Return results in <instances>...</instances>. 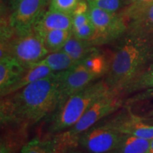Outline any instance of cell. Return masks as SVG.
Returning <instances> with one entry per match:
<instances>
[{"label":"cell","instance_id":"1","mask_svg":"<svg viewBox=\"0 0 153 153\" xmlns=\"http://www.w3.org/2000/svg\"><path fill=\"white\" fill-rule=\"evenodd\" d=\"M59 72L1 97V128L26 133L28 128L51 116L58 106Z\"/></svg>","mask_w":153,"mask_h":153},{"label":"cell","instance_id":"2","mask_svg":"<svg viewBox=\"0 0 153 153\" xmlns=\"http://www.w3.org/2000/svg\"><path fill=\"white\" fill-rule=\"evenodd\" d=\"M115 43L109 70L103 79L111 91L119 94L124 86L153 62V41L127 31Z\"/></svg>","mask_w":153,"mask_h":153},{"label":"cell","instance_id":"3","mask_svg":"<svg viewBox=\"0 0 153 153\" xmlns=\"http://www.w3.org/2000/svg\"><path fill=\"white\" fill-rule=\"evenodd\" d=\"M111 91L101 78L72 94L51 115L48 134L53 136L70 128L91 105Z\"/></svg>","mask_w":153,"mask_h":153},{"label":"cell","instance_id":"4","mask_svg":"<svg viewBox=\"0 0 153 153\" xmlns=\"http://www.w3.org/2000/svg\"><path fill=\"white\" fill-rule=\"evenodd\" d=\"M124 104V98L119 94L111 91L89 107L72 127L62 133L53 135L58 146H76L80 135L99 121L116 113Z\"/></svg>","mask_w":153,"mask_h":153},{"label":"cell","instance_id":"5","mask_svg":"<svg viewBox=\"0 0 153 153\" xmlns=\"http://www.w3.org/2000/svg\"><path fill=\"white\" fill-rule=\"evenodd\" d=\"M49 53L43 38L33 29L24 34H16L1 42L0 57L11 56L26 68L39 62Z\"/></svg>","mask_w":153,"mask_h":153},{"label":"cell","instance_id":"6","mask_svg":"<svg viewBox=\"0 0 153 153\" xmlns=\"http://www.w3.org/2000/svg\"><path fill=\"white\" fill-rule=\"evenodd\" d=\"M89 14L94 27L90 41L96 47L116 42L127 32L128 21L120 13L109 12L89 6Z\"/></svg>","mask_w":153,"mask_h":153},{"label":"cell","instance_id":"7","mask_svg":"<svg viewBox=\"0 0 153 153\" xmlns=\"http://www.w3.org/2000/svg\"><path fill=\"white\" fill-rule=\"evenodd\" d=\"M122 134L101 123H97L80 135L78 145L88 153H112Z\"/></svg>","mask_w":153,"mask_h":153},{"label":"cell","instance_id":"8","mask_svg":"<svg viewBox=\"0 0 153 153\" xmlns=\"http://www.w3.org/2000/svg\"><path fill=\"white\" fill-rule=\"evenodd\" d=\"M101 123L123 135H133L150 140L153 138V125L145 122L141 116L133 114L126 105L123 111Z\"/></svg>","mask_w":153,"mask_h":153},{"label":"cell","instance_id":"9","mask_svg":"<svg viewBox=\"0 0 153 153\" xmlns=\"http://www.w3.org/2000/svg\"><path fill=\"white\" fill-rule=\"evenodd\" d=\"M59 74L60 82L57 109L72 94L99 79L79 62L65 71L59 72Z\"/></svg>","mask_w":153,"mask_h":153},{"label":"cell","instance_id":"10","mask_svg":"<svg viewBox=\"0 0 153 153\" xmlns=\"http://www.w3.org/2000/svg\"><path fill=\"white\" fill-rule=\"evenodd\" d=\"M49 1L22 0L9 16V23L14 33L20 35L31 31Z\"/></svg>","mask_w":153,"mask_h":153},{"label":"cell","instance_id":"11","mask_svg":"<svg viewBox=\"0 0 153 153\" xmlns=\"http://www.w3.org/2000/svg\"><path fill=\"white\" fill-rule=\"evenodd\" d=\"M137 92L143 93H141L140 95L137 94L135 97H132L129 101H126L125 103L128 101L131 102L134 99L138 101L153 95V62L124 86L120 91L119 94L123 98H126L127 96Z\"/></svg>","mask_w":153,"mask_h":153},{"label":"cell","instance_id":"12","mask_svg":"<svg viewBox=\"0 0 153 153\" xmlns=\"http://www.w3.org/2000/svg\"><path fill=\"white\" fill-rule=\"evenodd\" d=\"M126 20L127 31L153 41V2L135 11Z\"/></svg>","mask_w":153,"mask_h":153},{"label":"cell","instance_id":"13","mask_svg":"<svg viewBox=\"0 0 153 153\" xmlns=\"http://www.w3.org/2000/svg\"><path fill=\"white\" fill-rule=\"evenodd\" d=\"M72 14L48 9L47 11H44L38 19L33 30L41 36L53 30H72Z\"/></svg>","mask_w":153,"mask_h":153},{"label":"cell","instance_id":"14","mask_svg":"<svg viewBox=\"0 0 153 153\" xmlns=\"http://www.w3.org/2000/svg\"><path fill=\"white\" fill-rule=\"evenodd\" d=\"M26 70L14 57H0V93L15 83Z\"/></svg>","mask_w":153,"mask_h":153},{"label":"cell","instance_id":"15","mask_svg":"<svg viewBox=\"0 0 153 153\" xmlns=\"http://www.w3.org/2000/svg\"><path fill=\"white\" fill-rule=\"evenodd\" d=\"M54 73L48 67L36 62L25 71L24 74L20 76V78L2 92L0 93L1 97L6 95L10 94L15 91L22 89L26 86L38 81V80L46 77Z\"/></svg>","mask_w":153,"mask_h":153},{"label":"cell","instance_id":"16","mask_svg":"<svg viewBox=\"0 0 153 153\" xmlns=\"http://www.w3.org/2000/svg\"><path fill=\"white\" fill-rule=\"evenodd\" d=\"M110 55L101 52L97 48L85 57L79 63L94 74L97 79L104 78L108 73L110 67Z\"/></svg>","mask_w":153,"mask_h":153},{"label":"cell","instance_id":"17","mask_svg":"<svg viewBox=\"0 0 153 153\" xmlns=\"http://www.w3.org/2000/svg\"><path fill=\"white\" fill-rule=\"evenodd\" d=\"M98 47L93 45L90 41L77 38L72 33L61 51L67 53L76 62H79Z\"/></svg>","mask_w":153,"mask_h":153},{"label":"cell","instance_id":"18","mask_svg":"<svg viewBox=\"0 0 153 153\" xmlns=\"http://www.w3.org/2000/svg\"><path fill=\"white\" fill-rule=\"evenodd\" d=\"M150 140L130 135H123L112 153H148Z\"/></svg>","mask_w":153,"mask_h":153},{"label":"cell","instance_id":"19","mask_svg":"<svg viewBox=\"0 0 153 153\" xmlns=\"http://www.w3.org/2000/svg\"><path fill=\"white\" fill-rule=\"evenodd\" d=\"M48 67L54 73L65 71L77 64L62 51L49 53L44 58L38 62Z\"/></svg>","mask_w":153,"mask_h":153},{"label":"cell","instance_id":"20","mask_svg":"<svg viewBox=\"0 0 153 153\" xmlns=\"http://www.w3.org/2000/svg\"><path fill=\"white\" fill-rule=\"evenodd\" d=\"M71 35L72 30H53L45 33L41 37L49 53H53L61 51Z\"/></svg>","mask_w":153,"mask_h":153},{"label":"cell","instance_id":"21","mask_svg":"<svg viewBox=\"0 0 153 153\" xmlns=\"http://www.w3.org/2000/svg\"><path fill=\"white\" fill-rule=\"evenodd\" d=\"M55 145L53 139L41 140L35 137L26 143L22 148V153H55Z\"/></svg>","mask_w":153,"mask_h":153},{"label":"cell","instance_id":"22","mask_svg":"<svg viewBox=\"0 0 153 153\" xmlns=\"http://www.w3.org/2000/svg\"><path fill=\"white\" fill-rule=\"evenodd\" d=\"M89 6L116 13L123 7L124 0H86Z\"/></svg>","mask_w":153,"mask_h":153},{"label":"cell","instance_id":"23","mask_svg":"<svg viewBox=\"0 0 153 153\" xmlns=\"http://www.w3.org/2000/svg\"><path fill=\"white\" fill-rule=\"evenodd\" d=\"M80 1L81 0H51L48 9L72 14Z\"/></svg>","mask_w":153,"mask_h":153},{"label":"cell","instance_id":"24","mask_svg":"<svg viewBox=\"0 0 153 153\" xmlns=\"http://www.w3.org/2000/svg\"><path fill=\"white\" fill-rule=\"evenodd\" d=\"M16 149L10 141L1 136L0 143V153H14Z\"/></svg>","mask_w":153,"mask_h":153},{"label":"cell","instance_id":"25","mask_svg":"<svg viewBox=\"0 0 153 153\" xmlns=\"http://www.w3.org/2000/svg\"><path fill=\"white\" fill-rule=\"evenodd\" d=\"M21 1L22 0H1V3H3L1 7H3L4 10L6 9L7 12H10L11 14Z\"/></svg>","mask_w":153,"mask_h":153},{"label":"cell","instance_id":"26","mask_svg":"<svg viewBox=\"0 0 153 153\" xmlns=\"http://www.w3.org/2000/svg\"><path fill=\"white\" fill-rule=\"evenodd\" d=\"M89 6L87 2V1H86V0H81V1L77 4V5L76 6L75 9H74L73 13H72V16L87 13L89 12Z\"/></svg>","mask_w":153,"mask_h":153},{"label":"cell","instance_id":"27","mask_svg":"<svg viewBox=\"0 0 153 153\" xmlns=\"http://www.w3.org/2000/svg\"><path fill=\"white\" fill-rule=\"evenodd\" d=\"M76 146H68V147H58L55 145V153H82L76 150Z\"/></svg>","mask_w":153,"mask_h":153},{"label":"cell","instance_id":"28","mask_svg":"<svg viewBox=\"0 0 153 153\" xmlns=\"http://www.w3.org/2000/svg\"><path fill=\"white\" fill-rule=\"evenodd\" d=\"M143 118V120L145 122L148 123L149 124H152L153 125V116H150V117H145V116H141Z\"/></svg>","mask_w":153,"mask_h":153},{"label":"cell","instance_id":"29","mask_svg":"<svg viewBox=\"0 0 153 153\" xmlns=\"http://www.w3.org/2000/svg\"><path fill=\"white\" fill-rule=\"evenodd\" d=\"M148 153H153V138L152 140H150V148H149Z\"/></svg>","mask_w":153,"mask_h":153},{"label":"cell","instance_id":"30","mask_svg":"<svg viewBox=\"0 0 153 153\" xmlns=\"http://www.w3.org/2000/svg\"><path fill=\"white\" fill-rule=\"evenodd\" d=\"M150 116H153V109L152 111H150L145 116V117H150Z\"/></svg>","mask_w":153,"mask_h":153}]
</instances>
